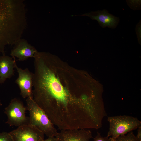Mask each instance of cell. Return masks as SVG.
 Segmentation results:
<instances>
[{"mask_svg": "<svg viewBox=\"0 0 141 141\" xmlns=\"http://www.w3.org/2000/svg\"><path fill=\"white\" fill-rule=\"evenodd\" d=\"M83 71L61 60L42 61L34 68L33 98L60 130L87 129L91 120L78 92Z\"/></svg>", "mask_w": 141, "mask_h": 141, "instance_id": "obj_1", "label": "cell"}, {"mask_svg": "<svg viewBox=\"0 0 141 141\" xmlns=\"http://www.w3.org/2000/svg\"><path fill=\"white\" fill-rule=\"evenodd\" d=\"M18 30L16 16L11 7L4 0H0V53L5 54L6 45H12Z\"/></svg>", "mask_w": 141, "mask_h": 141, "instance_id": "obj_2", "label": "cell"}, {"mask_svg": "<svg viewBox=\"0 0 141 141\" xmlns=\"http://www.w3.org/2000/svg\"><path fill=\"white\" fill-rule=\"evenodd\" d=\"M26 108L29 112L28 124L48 137H56L58 132L45 111L36 103L33 97L26 98Z\"/></svg>", "mask_w": 141, "mask_h": 141, "instance_id": "obj_3", "label": "cell"}, {"mask_svg": "<svg viewBox=\"0 0 141 141\" xmlns=\"http://www.w3.org/2000/svg\"><path fill=\"white\" fill-rule=\"evenodd\" d=\"M107 121L109 127L107 137H111L113 141L141 126V121L137 118L128 115L109 116Z\"/></svg>", "mask_w": 141, "mask_h": 141, "instance_id": "obj_4", "label": "cell"}, {"mask_svg": "<svg viewBox=\"0 0 141 141\" xmlns=\"http://www.w3.org/2000/svg\"><path fill=\"white\" fill-rule=\"evenodd\" d=\"M26 110L22 101L17 98L13 99L5 109L4 113L8 119L6 123L10 126L18 127L28 124L29 117L26 116Z\"/></svg>", "mask_w": 141, "mask_h": 141, "instance_id": "obj_5", "label": "cell"}, {"mask_svg": "<svg viewBox=\"0 0 141 141\" xmlns=\"http://www.w3.org/2000/svg\"><path fill=\"white\" fill-rule=\"evenodd\" d=\"M13 141H42L44 134L35 127L28 124L18 127L10 132Z\"/></svg>", "mask_w": 141, "mask_h": 141, "instance_id": "obj_6", "label": "cell"}, {"mask_svg": "<svg viewBox=\"0 0 141 141\" xmlns=\"http://www.w3.org/2000/svg\"><path fill=\"white\" fill-rule=\"evenodd\" d=\"M15 68L18 74L15 83L19 88L21 96L24 98L33 97V73L27 68L23 69L19 67L16 63Z\"/></svg>", "mask_w": 141, "mask_h": 141, "instance_id": "obj_7", "label": "cell"}, {"mask_svg": "<svg viewBox=\"0 0 141 141\" xmlns=\"http://www.w3.org/2000/svg\"><path fill=\"white\" fill-rule=\"evenodd\" d=\"M55 137L58 141H89L92 135L88 129L63 130Z\"/></svg>", "mask_w": 141, "mask_h": 141, "instance_id": "obj_8", "label": "cell"}, {"mask_svg": "<svg viewBox=\"0 0 141 141\" xmlns=\"http://www.w3.org/2000/svg\"><path fill=\"white\" fill-rule=\"evenodd\" d=\"M35 48L24 39H21L11 50L10 55L13 57H17L18 60L24 61L30 58L34 57L37 52Z\"/></svg>", "mask_w": 141, "mask_h": 141, "instance_id": "obj_9", "label": "cell"}, {"mask_svg": "<svg viewBox=\"0 0 141 141\" xmlns=\"http://www.w3.org/2000/svg\"><path fill=\"white\" fill-rule=\"evenodd\" d=\"M81 15L87 16L92 20H97L103 28L108 27L112 28H115L119 22L118 18L109 13L105 10L91 11L83 14Z\"/></svg>", "mask_w": 141, "mask_h": 141, "instance_id": "obj_10", "label": "cell"}, {"mask_svg": "<svg viewBox=\"0 0 141 141\" xmlns=\"http://www.w3.org/2000/svg\"><path fill=\"white\" fill-rule=\"evenodd\" d=\"M16 63L15 57L5 55L0 56V84L4 83L7 79L14 75Z\"/></svg>", "mask_w": 141, "mask_h": 141, "instance_id": "obj_11", "label": "cell"}, {"mask_svg": "<svg viewBox=\"0 0 141 141\" xmlns=\"http://www.w3.org/2000/svg\"><path fill=\"white\" fill-rule=\"evenodd\" d=\"M113 141H137L136 136L132 131L127 134L120 136L114 140Z\"/></svg>", "mask_w": 141, "mask_h": 141, "instance_id": "obj_12", "label": "cell"}, {"mask_svg": "<svg viewBox=\"0 0 141 141\" xmlns=\"http://www.w3.org/2000/svg\"><path fill=\"white\" fill-rule=\"evenodd\" d=\"M0 141H13L9 133L3 132L0 133Z\"/></svg>", "mask_w": 141, "mask_h": 141, "instance_id": "obj_13", "label": "cell"}, {"mask_svg": "<svg viewBox=\"0 0 141 141\" xmlns=\"http://www.w3.org/2000/svg\"><path fill=\"white\" fill-rule=\"evenodd\" d=\"M93 141H113V140L111 137H103L99 133L97 132Z\"/></svg>", "mask_w": 141, "mask_h": 141, "instance_id": "obj_14", "label": "cell"}, {"mask_svg": "<svg viewBox=\"0 0 141 141\" xmlns=\"http://www.w3.org/2000/svg\"><path fill=\"white\" fill-rule=\"evenodd\" d=\"M141 21H140L138 24L136 25V31L137 35V37L139 42L140 43H141Z\"/></svg>", "mask_w": 141, "mask_h": 141, "instance_id": "obj_15", "label": "cell"}, {"mask_svg": "<svg viewBox=\"0 0 141 141\" xmlns=\"http://www.w3.org/2000/svg\"><path fill=\"white\" fill-rule=\"evenodd\" d=\"M137 141H141V126L137 128V133L135 136Z\"/></svg>", "mask_w": 141, "mask_h": 141, "instance_id": "obj_16", "label": "cell"}, {"mask_svg": "<svg viewBox=\"0 0 141 141\" xmlns=\"http://www.w3.org/2000/svg\"><path fill=\"white\" fill-rule=\"evenodd\" d=\"M42 141H58L57 139L55 137H48V138Z\"/></svg>", "mask_w": 141, "mask_h": 141, "instance_id": "obj_17", "label": "cell"}, {"mask_svg": "<svg viewBox=\"0 0 141 141\" xmlns=\"http://www.w3.org/2000/svg\"><path fill=\"white\" fill-rule=\"evenodd\" d=\"M2 105V103H1V100H0V106H1Z\"/></svg>", "mask_w": 141, "mask_h": 141, "instance_id": "obj_18", "label": "cell"}]
</instances>
